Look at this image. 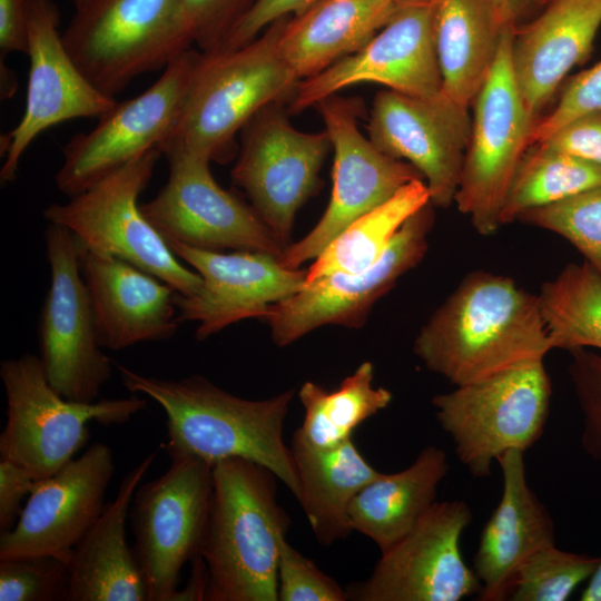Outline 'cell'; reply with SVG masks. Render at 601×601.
I'll use <instances>...</instances> for the list:
<instances>
[{"label":"cell","instance_id":"7dc6e473","mask_svg":"<svg viewBox=\"0 0 601 601\" xmlns=\"http://www.w3.org/2000/svg\"><path fill=\"white\" fill-rule=\"evenodd\" d=\"M494 10L496 11L501 21L509 26L516 28L518 21L528 10V8L534 3V0H489Z\"/></svg>","mask_w":601,"mask_h":601},{"label":"cell","instance_id":"f546056e","mask_svg":"<svg viewBox=\"0 0 601 601\" xmlns=\"http://www.w3.org/2000/svg\"><path fill=\"white\" fill-rule=\"evenodd\" d=\"M290 451L296 466L300 503L323 545L344 540L353 531L348 509L354 496L382 472L375 470L353 439L333 449H316L296 432Z\"/></svg>","mask_w":601,"mask_h":601},{"label":"cell","instance_id":"1f68e13d","mask_svg":"<svg viewBox=\"0 0 601 601\" xmlns=\"http://www.w3.org/2000/svg\"><path fill=\"white\" fill-rule=\"evenodd\" d=\"M373 380L374 366L364 362L334 391L305 382L298 392L304 421L295 432L316 449H333L352 439L359 424L392 402V393L375 387Z\"/></svg>","mask_w":601,"mask_h":601},{"label":"cell","instance_id":"d6a6232c","mask_svg":"<svg viewBox=\"0 0 601 601\" xmlns=\"http://www.w3.org/2000/svg\"><path fill=\"white\" fill-rule=\"evenodd\" d=\"M538 297L552 349L601 351V277L590 264L569 263Z\"/></svg>","mask_w":601,"mask_h":601},{"label":"cell","instance_id":"74e56055","mask_svg":"<svg viewBox=\"0 0 601 601\" xmlns=\"http://www.w3.org/2000/svg\"><path fill=\"white\" fill-rule=\"evenodd\" d=\"M277 578L280 601L348 600L347 591L292 546L286 536L279 543Z\"/></svg>","mask_w":601,"mask_h":601},{"label":"cell","instance_id":"836d02e7","mask_svg":"<svg viewBox=\"0 0 601 601\" xmlns=\"http://www.w3.org/2000/svg\"><path fill=\"white\" fill-rule=\"evenodd\" d=\"M601 186V166L533 145L522 158L501 210V226L525 211L552 205Z\"/></svg>","mask_w":601,"mask_h":601},{"label":"cell","instance_id":"5bb4252c","mask_svg":"<svg viewBox=\"0 0 601 601\" xmlns=\"http://www.w3.org/2000/svg\"><path fill=\"white\" fill-rule=\"evenodd\" d=\"M279 102L259 110L240 130L231 178L286 245L297 210L317 188L332 144L325 130L303 132L294 128Z\"/></svg>","mask_w":601,"mask_h":601},{"label":"cell","instance_id":"8fae6325","mask_svg":"<svg viewBox=\"0 0 601 601\" xmlns=\"http://www.w3.org/2000/svg\"><path fill=\"white\" fill-rule=\"evenodd\" d=\"M199 50L187 49L144 92L117 104L87 132L62 147L57 188L76 196L128 162L159 148L174 129L189 89Z\"/></svg>","mask_w":601,"mask_h":601},{"label":"cell","instance_id":"bcb514c9","mask_svg":"<svg viewBox=\"0 0 601 601\" xmlns=\"http://www.w3.org/2000/svg\"><path fill=\"white\" fill-rule=\"evenodd\" d=\"M190 562L193 566L188 582L183 590L178 589L175 592L171 601L206 600L208 585L206 563L200 555L195 556Z\"/></svg>","mask_w":601,"mask_h":601},{"label":"cell","instance_id":"6da1fadb","mask_svg":"<svg viewBox=\"0 0 601 601\" xmlns=\"http://www.w3.org/2000/svg\"><path fill=\"white\" fill-rule=\"evenodd\" d=\"M550 351L538 295L483 270L457 285L414 342L425 367L454 386L543 361Z\"/></svg>","mask_w":601,"mask_h":601},{"label":"cell","instance_id":"9a60e30c","mask_svg":"<svg viewBox=\"0 0 601 601\" xmlns=\"http://www.w3.org/2000/svg\"><path fill=\"white\" fill-rule=\"evenodd\" d=\"M164 156L169 165L168 179L140 209L166 242L215 252H264L279 257L287 246L253 206L216 183L210 160L180 150Z\"/></svg>","mask_w":601,"mask_h":601},{"label":"cell","instance_id":"d6986e66","mask_svg":"<svg viewBox=\"0 0 601 601\" xmlns=\"http://www.w3.org/2000/svg\"><path fill=\"white\" fill-rule=\"evenodd\" d=\"M59 23V10L51 0H32L26 107L17 126L1 138V185L14 180L22 155L38 135L71 119H98L117 104L78 68L65 47Z\"/></svg>","mask_w":601,"mask_h":601},{"label":"cell","instance_id":"e0dca14e","mask_svg":"<svg viewBox=\"0 0 601 601\" xmlns=\"http://www.w3.org/2000/svg\"><path fill=\"white\" fill-rule=\"evenodd\" d=\"M363 82L415 97L442 95L431 0L401 1L388 21L361 49L300 80L289 110L300 112Z\"/></svg>","mask_w":601,"mask_h":601},{"label":"cell","instance_id":"5b68a950","mask_svg":"<svg viewBox=\"0 0 601 601\" xmlns=\"http://www.w3.org/2000/svg\"><path fill=\"white\" fill-rule=\"evenodd\" d=\"M0 377L7 398L0 459L26 467L37 480L75 459L90 437L89 422L122 424L147 405L135 394L95 402L68 400L49 383L40 357L29 353L2 361Z\"/></svg>","mask_w":601,"mask_h":601},{"label":"cell","instance_id":"60d3db41","mask_svg":"<svg viewBox=\"0 0 601 601\" xmlns=\"http://www.w3.org/2000/svg\"><path fill=\"white\" fill-rule=\"evenodd\" d=\"M254 0H181L193 45L218 49Z\"/></svg>","mask_w":601,"mask_h":601},{"label":"cell","instance_id":"7a4b0ae2","mask_svg":"<svg viewBox=\"0 0 601 601\" xmlns=\"http://www.w3.org/2000/svg\"><path fill=\"white\" fill-rule=\"evenodd\" d=\"M124 386L155 401L166 414L169 457L191 456L211 465L240 457L270 470L297 497L298 477L284 422L294 390L265 400H247L200 375L166 380L114 362Z\"/></svg>","mask_w":601,"mask_h":601},{"label":"cell","instance_id":"ffe728a7","mask_svg":"<svg viewBox=\"0 0 601 601\" xmlns=\"http://www.w3.org/2000/svg\"><path fill=\"white\" fill-rule=\"evenodd\" d=\"M469 109L443 93L423 98L382 90L373 100L368 138L386 155L412 165L433 206L445 208L460 185L472 124Z\"/></svg>","mask_w":601,"mask_h":601},{"label":"cell","instance_id":"4316f807","mask_svg":"<svg viewBox=\"0 0 601 601\" xmlns=\"http://www.w3.org/2000/svg\"><path fill=\"white\" fill-rule=\"evenodd\" d=\"M392 0H321L289 17L279 37L284 60L300 81L361 49L392 17Z\"/></svg>","mask_w":601,"mask_h":601},{"label":"cell","instance_id":"30bf717a","mask_svg":"<svg viewBox=\"0 0 601 601\" xmlns=\"http://www.w3.org/2000/svg\"><path fill=\"white\" fill-rule=\"evenodd\" d=\"M170 460L164 474L137 487L130 509L149 601H171L183 566L199 555L213 495L214 465L191 456Z\"/></svg>","mask_w":601,"mask_h":601},{"label":"cell","instance_id":"cb8c5ba5","mask_svg":"<svg viewBox=\"0 0 601 601\" xmlns=\"http://www.w3.org/2000/svg\"><path fill=\"white\" fill-rule=\"evenodd\" d=\"M496 461L503 476L502 495L481 532L473 559L482 601L506 599L524 560L554 542L552 516L528 483L524 452L509 450Z\"/></svg>","mask_w":601,"mask_h":601},{"label":"cell","instance_id":"3957f363","mask_svg":"<svg viewBox=\"0 0 601 601\" xmlns=\"http://www.w3.org/2000/svg\"><path fill=\"white\" fill-rule=\"evenodd\" d=\"M276 479L267 467L240 457L214 464L199 553L208 572L206 600H278L279 543L289 519L277 502Z\"/></svg>","mask_w":601,"mask_h":601},{"label":"cell","instance_id":"d590c367","mask_svg":"<svg viewBox=\"0 0 601 601\" xmlns=\"http://www.w3.org/2000/svg\"><path fill=\"white\" fill-rule=\"evenodd\" d=\"M516 221L562 236L601 277V186L525 211Z\"/></svg>","mask_w":601,"mask_h":601},{"label":"cell","instance_id":"4dcf8cb0","mask_svg":"<svg viewBox=\"0 0 601 601\" xmlns=\"http://www.w3.org/2000/svg\"><path fill=\"white\" fill-rule=\"evenodd\" d=\"M431 201L427 186L416 179L390 200L361 216L338 234L306 270L305 284L337 273H356L374 265L402 225Z\"/></svg>","mask_w":601,"mask_h":601},{"label":"cell","instance_id":"4fadbf2b","mask_svg":"<svg viewBox=\"0 0 601 601\" xmlns=\"http://www.w3.org/2000/svg\"><path fill=\"white\" fill-rule=\"evenodd\" d=\"M50 287L39 322V349L49 383L66 398L95 402L112 374L114 361L99 343L78 244L59 225L46 229Z\"/></svg>","mask_w":601,"mask_h":601},{"label":"cell","instance_id":"44dd1931","mask_svg":"<svg viewBox=\"0 0 601 601\" xmlns=\"http://www.w3.org/2000/svg\"><path fill=\"white\" fill-rule=\"evenodd\" d=\"M167 244L201 277L195 294L174 296L179 323H197L199 341L239 321L264 318L270 305L293 296L305 285L306 270L287 268L269 253L225 254L178 242Z\"/></svg>","mask_w":601,"mask_h":601},{"label":"cell","instance_id":"603a6c76","mask_svg":"<svg viewBox=\"0 0 601 601\" xmlns=\"http://www.w3.org/2000/svg\"><path fill=\"white\" fill-rule=\"evenodd\" d=\"M77 244L101 347L118 351L176 334L180 323L170 285L124 259Z\"/></svg>","mask_w":601,"mask_h":601},{"label":"cell","instance_id":"b9f144b4","mask_svg":"<svg viewBox=\"0 0 601 601\" xmlns=\"http://www.w3.org/2000/svg\"><path fill=\"white\" fill-rule=\"evenodd\" d=\"M318 1L321 0H254L218 49L239 48L254 40L275 21L302 13Z\"/></svg>","mask_w":601,"mask_h":601},{"label":"cell","instance_id":"7c38bea8","mask_svg":"<svg viewBox=\"0 0 601 601\" xmlns=\"http://www.w3.org/2000/svg\"><path fill=\"white\" fill-rule=\"evenodd\" d=\"M316 107L334 149L332 195L316 226L279 255L280 264L290 269L316 258L354 220L423 179L412 165L386 155L361 134V99L333 95Z\"/></svg>","mask_w":601,"mask_h":601},{"label":"cell","instance_id":"e575fe53","mask_svg":"<svg viewBox=\"0 0 601 601\" xmlns=\"http://www.w3.org/2000/svg\"><path fill=\"white\" fill-rule=\"evenodd\" d=\"M600 558L556 548L535 550L518 569L509 597L513 601H564L594 572Z\"/></svg>","mask_w":601,"mask_h":601},{"label":"cell","instance_id":"484cf974","mask_svg":"<svg viewBox=\"0 0 601 601\" xmlns=\"http://www.w3.org/2000/svg\"><path fill=\"white\" fill-rule=\"evenodd\" d=\"M157 454L149 453L124 476L115 499L73 549L68 561L69 601H149L126 523L135 492Z\"/></svg>","mask_w":601,"mask_h":601},{"label":"cell","instance_id":"83f0119b","mask_svg":"<svg viewBox=\"0 0 601 601\" xmlns=\"http://www.w3.org/2000/svg\"><path fill=\"white\" fill-rule=\"evenodd\" d=\"M442 93L470 108L496 59L506 29L489 0H431Z\"/></svg>","mask_w":601,"mask_h":601},{"label":"cell","instance_id":"277c9868","mask_svg":"<svg viewBox=\"0 0 601 601\" xmlns=\"http://www.w3.org/2000/svg\"><path fill=\"white\" fill-rule=\"evenodd\" d=\"M284 17L248 43L200 51L180 116L159 146L210 161L229 160L238 131L263 108L294 93L299 80L279 49Z\"/></svg>","mask_w":601,"mask_h":601},{"label":"cell","instance_id":"c3c4849f","mask_svg":"<svg viewBox=\"0 0 601 601\" xmlns=\"http://www.w3.org/2000/svg\"><path fill=\"white\" fill-rule=\"evenodd\" d=\"M580 600L601 601V558L594 572L590 577L588 587L581 593Z\"/></svg>","mask_w":601,"mask_h":601},{"label":"cell","instance_id":"f35d334b","mask_svg":"<svg viewBox=\"0 0 601 601\" xmlns=\"http://www.w3.org/2000/svg\"><path fill=\"white\" fill-rule=\"evenodd\" d=\"M569 376L583 415L582 446L601 461V351L570 352Z\"/></svg>","mask_w":601,"mask_h":601},{"label":"cell","instance_id":"2e32d148","mask_svg":"<svg viewBox=\"0 0 601 601\" xmlns=\"http://www.w3.org/2000/svg\"><path fill=\"white\" fill-rule=\"evenodd\" d=\"M461 500L435 502L414 529L381 553L371 575L347 588L356 601H460L481 583L462 555L460 539L472 521Z\"/></svg>","mask_w":601,"mask_h":601},{"label":"cell","instance_id":"f907efd6","mask_svg":"<svg viewBox=\"0 0 601 601\" xmlns=\"http://www.w3.org/2000/svg\"><path fill=\"white\" fill-rule=\"evenodd\" d=\"M552 0H534V3H538V4H548L549 2H551Z\"/></svg>","mask_w":601,"mask_h":601},{"label":"cell","instance_id":"816d5d0a","mask_svg":"<svg viewBox=\"0 0 601 601\" xmlns=\"http://www.w3.org/2000/svg\"><path fill=\"white\" fill-rule=\"evenodd\" d=\"M392 1H394V2H401V1H404V0H392Z\"/></svg>","mask_w":601,"mask_h":601},{"label":"cell","instance_id":"ba28073f","mask_svg":"<svg viewBox=\"0 0 601 601\" xmlns=\"http://www.w3.org/2000/svg\"><path fill=\"white\" fill-rule=\"evenodd\" d=\"M160 156L159 148L148 151L69 201L50 204L43 216L85 247L124 259L188 296L199 289L201 277L178 260L138 204Z\"/></svg>","mask_w":601,"mask_h":601},{"label":"cell","instance_id":"52a82bcc","mask_svg":"<svg viewBox=\"0 0 601 601\" xmlns=\"http://www.w3.org/2000/svg\"><path fill=\"white\" fill-rule=\"evenodd\" d=\"M552 396L543 361L459 385L432 398L460 462L475 477L491 474L509 450L525 452L542 435Z\"/></svg>","mask_w":601,"mask_h":601},{"label":"cell","instance_id":"f1b7e54d","mask_svg":"<svg viewBox=\"0 0 601 601\" xmlns=\"http://www.w3.org/2000/svg\"><path fill=\"white\" fill-rule=\"evenodd\" d=\"M449 472L446 453L434 445L396 473H381L353 499L348 515L353 531L385 552L420 522L436 502L437 487Z\"/></svg>","mask_w":601,"mask_h":601},{"label":"cell","instance_id":"7402d4cb","mask_svg":"<svg viewBox=\"0 0 601 601\" xmlns=\"http://www.w3.org/2000/svg\"><path fill=\"white\" fill-rule=\"evenodd\" d=\"M114 473L111 449L97 442L51 476L38 480L16 525L0 534V559L53 554L68 562L102 513Z\"/></svg>","mask_w":601,"mask_h":601},{"label":"cell","instance_id":"ac0fdd59","mask_svg":"<svg viewBox=\"0 0 601 601\" xmlns=\"http://www.w3.org/2000/svg\"><path fill=\"white\" fill-rule=\"evenodd\" d=\"M433 223L430 201L402 225L371 267L324 276L270 305L263 319L269 325L275 344L286 346L326 324L362 327L376 300L424 258Z\"/></svg>","mask_w":601,"mask_h":601},{"label":"cell","instance_id":"ab89813d","mask_svg":"<svg viewBox=\"0 0 601 601\" xmlns=\"http://www.w3.org/2000/svg\"><path fill=\"white\" fill-rule=\"evenodd\" d=\"M592 112H601V61L571 79L552 111L534 122L530 147L569 121Z\"/></svg>","mask_w":601,"mask_h":601},{"label":"cell","instance_id":"9c48e42d","mask_svg":"<svg viewBox=\"0 0 601 601\" xmlns=\"http://www.w3.org/2000/svg\"><path fill=\"white\" fill-rule=\"evenodd\" d=\"M515 28L505 30L493 67L472 106L471 132L454 203L483 236L500 227L503 203L530 148L535 122L528 111L511 65Z\"/></svg>","mask_w":601,"mask_h":601},{"label":"cell","instance_id":"d4e9b609","mask_svg":"<svg viewBox=\"0 0 601 601\" xmlns=\"http://www.w3.org/2000/svg\"><path fill=\"white\" fill-rule=\"evenodd\" d=\"M600 26L601 0H552L534 21L514 29L512 70L534 118L589 55Z\"/></svg>","mask_w":601,"mask_h":601},{"label":"cell","instance_id":"ee69618b","mask_svg":"<svg viewBox=\"0 0 601 601\" xmlns=\"http://www.w3.org/2000/svg\"><path fill=\"white\" fill-rule=\"evenodd\" d=\"M37 481L26 467L0 459V534L16 525Z\"/></svg>","mask_w":601,"mask_h":601},{"label":"cell","instance_id":"8d00e7d4","mask_svg":"<svg viewBox=\"0 0 601 601\" xmlns=\"http://www.w3.org/2000/svg\"><path fill=\"white\" fill-rule=\"evenodd\" d=\"M68 562L53 554L0 559V601H69Z\"/></svg>","mask_w":601,"mask_h":601},{"label":"cell","instance_id":"8992f818","mask_svg":"<svg viewBox=\"0 0 601 601\" xmlns=\"http://www.w3.org/2000/svg\"><path fill=\"white\" fill-rule=\"evenodd\" d=\"M61 33L86 78L114 98L193 46L181 0H88Z\"/></svg>","mask_w":601,"mask_h":601},{"label":"cell","instance_id":"7bdbcfd3","mask_svg":"<svg viewBox=\"0 0 601 601\" xmlns=\"http://www.w3.org/2000/svg\"><path fill=\"white\" fill-rule=\"evenodd\" d=\"M539 144L601 166V112L580 116Z\"/></svg>","mask_w":601,"mask_h":601},{"label":"cell","instance_id":"681fc988","mask_svg":"<svg viewBox=\"0 0 601 601\" xmlns=\"http://www.w3.org/2000/svg\"><path fill=\"white\" fill-rule=\"evenodd\" d=\"M88 0H73L76 9L81 7L83 3H86Z\"/></svg>","mask_w":601,"mask_h":601},{"label":"cell","instance_id":"f6af8a7d","mask_svg":"<svg viewBox=\"0 0 601 601\" xmlns=\"http://www.w3.org/2000/svg\"><path fill=\"white\" fill-rule=\"evenodd\" d=\"M32 0H0L1 59L28 51V23Z\"/></svg>","mask_w":601,"mask_h":601}]
</instances>
